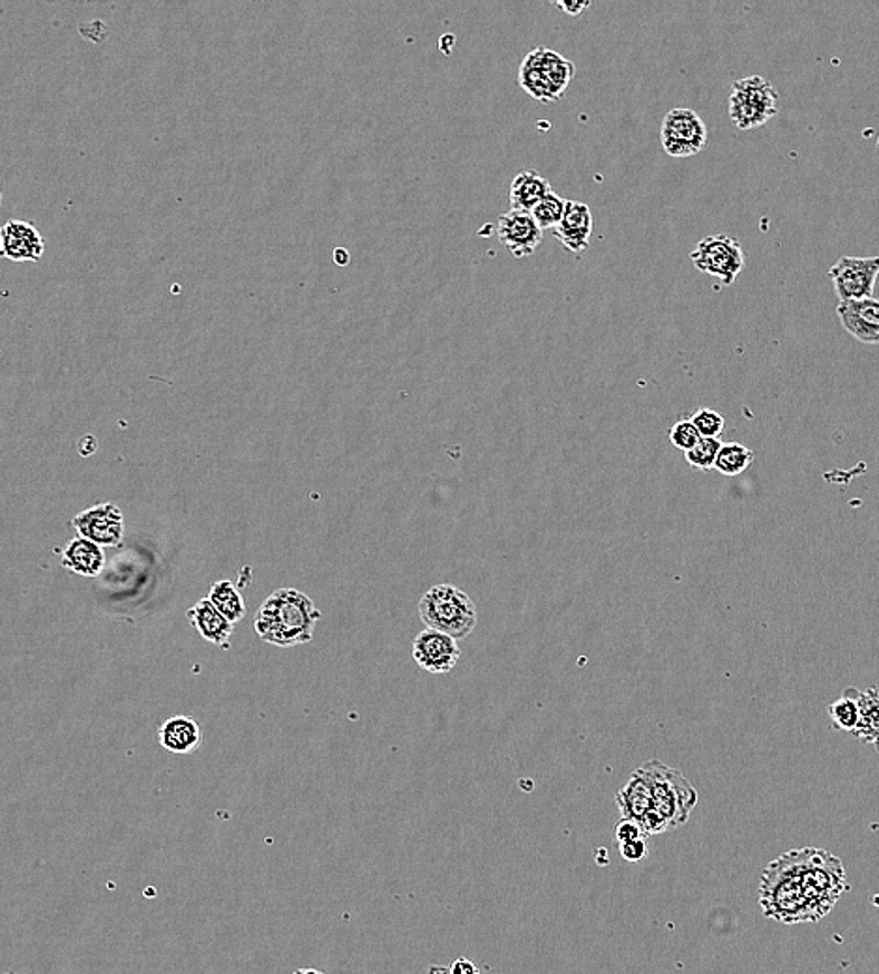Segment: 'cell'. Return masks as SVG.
<instances>
[{"mask_svg":"<svg viewBox=\"0 0 879 974\" xmlns=\"http://www.w3.org/2000/svg\"><path fill=\"white\" fill-rule=\"evenodd\" d=\"M850 891L844 864L826 849L788 850L763 869L760 905L763 915L780 924H804L826 918Z\"/></svg>","mask_w":879,"mask_h":974,"instance_id":"6da1fadb","label":"cell"},{"mask_svg":"<svg viewBox=\"0 0 879 974\" xmlns=\"http://www.w3.org/2000/svg\"><path fill=\"white\" fill-rule=\"evenodd\" d=\"M697 270L721 279L722 284H735L744 268V252L738 238L730 235H711L700 240L691 254Z\"/></svg>","mask_w":879,"mask_h":974,"instance_id":"52a82bcc","label":"cell"},{"mask_svg":"<svg viewBox=\"0 0 879 974\" xmlns=\"http://www.w3.org/2000/svg\"><path fill=\"white\" fill-rule=\"evenodd\" d=\"M593 235V213L585 203L568 201L561 224L555 229V237L573 254H582L589 248Z\"/></svg>","mask_w":879,"mask_h":974,"instance_id":"9a60e30c","label":"cell"},{"mask_svg":"<svg viewBox=\"0 0 879 974\" xmlns=\"http://www.w3.org/2000/svg\"><path fill=\"white\" fill-rule=\"evenodd\" d=\"M644 773L653 789V809L661 814L672 828L683 827L696 808L697 793L677 768L667 767L661 761L645 763Z\"/></svg>","mask_w":879,"mask_h":974,"instance_id":"5b68a950","label":"cell"},{"mask_svg":"<svg viewBox=\"0 0 879 974\" xmlns=\"http://www.w3.org/2000/svg\"><path fill=\"white\" fill-rule=\"evenodd\" d=\"M730 119L739 130H754L768 125L779 112V92L763 76H749L732 85Z\"/></svg>","mask_w":879,"mask_h":974,"instance_id":"8992f818","label":"cell"},{"mask_svg":"<svg viewBox=\"0 0 879 974\" xmlns=\"http://www.w3.org/2000/svg\"><path fill=\"white\" fill-rule=\"evenodd\" d=\"M615 803L619 806L623 819H632V821L642 825L645 815L653 809V789H651V781L647 774L644 773V768L639 767L636 773L632 774L628 784L617 793Z\"/></svg>","mask_w":879,"mask_h":974,"instance_id":"e0dca14e","label":"cell"},{"mask_svg":"<svg viewBox=\"0 0 879 974\" xmlns=\"http://www.w3.org/2000/svg\"><path fill=\"white\" fill-rule=\"evenodd\" d=\"M859 705H861V720L853 735L868 745L876 746V750L879 751V686L859 690Z\"/></svg>","mask_w":879,"mask_h":974,"instance_id":"44dd1931","label":"cell"},{"mask_svg":"<svg viewBox=\"0 0 879 974\" xmlns=\"http://www.w3.org/2000/svg\"><path fill=\"white\" fill-rule=\"evenodd\" d=\"M450 974H482L477 963L467 957H458L449 967Z\"/></svg>","mask_w":879,"mask_h":974,"instance_id":"1f68e13d","label":"cell"},{"mask_svg":"<svg viewBox=\"0 0 879 974\" xmlns=\"http://www.w3.org/2000/svg\"><path fill=\"white\" fill-rule=\"evenodd\" d=\"M497 235L502 246H507L516 259L535 254V249L543 243V229L538 227L531 213L519 210H508L499 216Z\"/></svg>","mask_w":879,"mask_h":974,"instance_id":"7c38bea8","label":"cell"},{"mask_svg":"<svg viewBox=\"0 0 879 974\" xmlns=\"http://www.w3.org/2000/svg\"><path fill=\"white\" fill-rule=\"evenodd\" d=\"M207 598L216 606L219 613L229 620L231 624H236L246 617V603H244L243 594L236 589V584L231 583L227 579L216 581L211 587Z\"/></svg>","mask_w":879,"mask_h":974,"instance_id":"7402d4cb","label":"cell"},{"mask_svg":"<svg viewBox=\"0 0 879 974\" xmlns=\"http://www.w3.org/2000/svg\"><path fill=\"white\" fill-rule=\"evenodd\" d=\"M413 660L431 675H449L460 660L458 639L439 630H422L413 641Z\"/></svg>","mask_w":879,"mask_h":974,"instance_id":"8fae6325","label":"cell"},{"mask_svg":"<svg viewBox=\"0 0 879 974\" xmlns=\"http://www.w3.org/2000/svg\"><path fill=\"white\" fill-rule=\"evenodd\" d=\"M621 855L628 863H639V860H644L645 855H647V844H645V839H634V842H628V844L619 845Z\"/></svg>","mask_w":879,"mask_h":974,"instance_id":"4dcf8cb0","label":"cell"},{"mask_svg":"<svg viewBox=\"0 0 879 974\" xmlns=\"http://www.w3.org/2000/svg\"><path fill=\"white\" fill-rule=\"evenodd\" d=\"M752 461H754V452L746 449L744 444L726 443L722 444L714 469L724 476H739L752 465Z\"/></svg>","mask_w":879,"mask_h":974,"instance_id":"cb8c5ba5","label":"cell"},{"mask_svg":"<svg viewBox=\"0 0 879 974\" xmlns=\"http://www.w3.org/2000/svg\"><path fill=\"white\" fill-rule=\"evenodd\" d=\"M829 278L840 302L873 298L879 278V257L844 255L831 266Z\"/></svg>","mask_w":879,"mask_h":974,"instance_id":"9c48e42d","label":"cell"},{"mask_svg":"<svg viewBox=\"0 0 879 974\" xmlns=\"http://www.w3.org/2000/svg\"><path fill=\"white\" fill-rule=\"evenodd\" d=\"M104 561H106V557H104L101 545L79 537L71 540L68 548L62 551L60 564L68 572L85 575V578H96L101 572Z\"/></svg>","mask_w":879,"mask_h":974,"instance_id":"d6986e66","label":"cell"},{"mask_svg":"<svg viewBox=\"0 0 879 974\" xmlns=\"http://www.w3.org/2000/svg\"><path fill=\"white\" fill-rule=\"evenodd\" d=\"M707 126L694 109L675 107L662 120L661 141L673 158H691L707 145Z\"/></svg>","mask_w":879,"mask_h":974,"instance_id":"ba28073f","label":"cell"},{"mask_svg":"<svg viewBox=\"0 0 879 974\" xmlns=\"http://www.w3.org/2000/svg\"><path fill=\"white\" fill-rule=\"evenodd\" d=\"M430 974H450L449 967H431Z\"/></svg>","mask_w":879,"mask_h":974,"instance_id":"8d00e7d4","label":"cell"},{"mask_svg":"<svg viewBox=\"0 0 879 974\" xmlns=\"http://www.w3.org/2000/svg\"><path fill=\"white\" fill-rule=\"evenodd\" d=\"M79 32H81L85 40H89L90 43H101L109 38V29H107V24L104 23V21H100V19L90 21V23L81 24V27H79Z\"/></svg>","mask_w":879,"mask_h":974,"instance_id":"f546056e","label":"cell"},{"mask_svg":"<svg viewBox=\"0 0 879 974\" xmlns=\"http://www.w3.org/2000/svg\"><path fill=\"white\" fill-rule=\"evenodd\" d=\"M96 439L92 435H87V437L81 439V443H79V450H81V454L90 455L96 452Z\"/></svg>","mask_w":879,"mask_h":974,"instance_id":"836d02e7","label":"cell"},{"mask_svg":"<svg viewBox=\"0 0 879 974\" xmlns=\"http://www.w3.org/2000/svg\"><path fill=\"white\" fill-rule=\"evenodd\" d=\"M721 439H707L702 437V441L694 446V449L685 452L686 461L691 463V466L694 469H700V471H711L716 465V460H719V454H721L722 449Z\"/></svg>","mask_w":879,"mask_h":974,"instance_id":"484cf974","label":"cell"},{"mask_svg":"<svg viewBox=\"0 0 879 974\" xmlns=\"http://www.w3.org/2000/svg\"><path fill=\"white\" fill-rule=\"evenodd\" d=\"M7 974H13V973H7Z\"/></svg>","mask_w":879,"mask_h":974,"instance_id":"74e56055","label":"cell"},{"mask_svg":"<svg viewBox=\"0 0 879 974\" xmlns=\"http://www.w3.org/2000/svg\"><path fill=\"white\" fill-rule=\"evenodd\" d=\"M293 974H326V973H323V971H318V968L307 967V968H296L295 973H293Z\"/></svg>","mask_w":879,"mask_h":974,"instance_id":"d590c367","label":"cell"},{"mask_svg":"<svg viewBox=\"0 0 879 974\" xmlns=\"http://www.w3.org/2000/svg\"><path fill=\"white\" fill-rule=\"evenodd\" d=\"M349 260H351V257H349L348 249H343V248L334 249V263H336V265H340V266L349 265Z\"/></svg>","mask_w":879,"mask_h":974,"instance_id":"e575fe53","label":"cell"},{"mask_svg":"<svg viewBox=\"0 0 879 974\" xmlns=\"http://www.w3.org/2000/svg\"><path fill=\"white\" fill-rule=\"evenodd\" d=\"M670 441L675 449L688 452L702 441V435L697 432L696 425L692 424V420H678L670 430Z\"/></svg>","mask_w":879,"mask_h":974,"instance_id":"83f0119b","label":"cell"},{"mask_svg":"<svg viewBox=\"0 0 879 974\" xmlns=\"http://www.w3.org/2000/svg\"><path fill=\"white\" fill-rule=\"evenodd\" d=\"M829 718L832 726L840 731L856 732L859 720H861V705H859V690L857 688H848V690L838 697L837 701L829 705Z\"/></svg>","mask_w":879,"mask_h":974,"instance_id":"603a6c76","label":"cell"},{"mask_svg":"<svg viewBox=\"0 0 879 974\" xmlns=\"http://www.w3.org/2000/svg\"><path fill=\"white\" fill-rule=\"evenodd\" d=\"M644 828L642 825L636 821H632V819H621L617 823V828H615V839H617V844H628V842H634V839H645Z\"/></svg>","mask_w":879,"mask_h":974,"instance_id":"f1b7e54d","label":"cell"},{"mask_svg":"<svg viewBox=\"0 0 879 974\" xmlns=\"http://www.w3.org/2000/svg\"><path fill=\"white\" fill-rule=\"evenodd\" d=\"M2 255L13 263L42 259L46 243L35 225L21 219H10L0 233Z\"/></svg>","mask_w":879,"mask_h":974,"instance_id":"5bb4252c","label":"cell"},{"mask_svg":"<svg viewBox=\"0 0 879 974\" xmlns=\"http://www.w3.org/2000/svg\"><path fill=\"white\" fill-rule=\"evenodd\" d=\"M158 738L164 750L186 756L199 750L203 732L192 716H173L159 726Z\"/></svg>","mask_w":879,"mask_h":974,"instance_id":"2e32d148","label":"cell"},{"mask_svg":"<svg viewBox=\"0 0 879 974\" xmlns=\"http://www.w3.org/2000/svg\"><path fill=\"white\" fill-rule=\"evenodd\" d=\"M576 66L554 49L537 48L521 60L519 87L540 104L561 100L574 79Z\"/></svg>","mask_w":879,"mask_h":974,"instance_id":"277c9868","label":"cell"},{"mask_svg":"<svg viewBox=\"0 0 879 974\" xmlns=\"http://www.w3.org/2000/svg\"><path fill=\"white\" fill-rule=\"evenodd\" d=\"M321 611L312 598L296 589H277L261 603L255 614V633L265 643L290 649L312 643Z\"/></svg>","mask_w":879,"mask_h":974,"instance_id":"7a4b0ae2","label":"cell"},{"mask_svg":"<svg viewBox=\"0 0 879 974\" xmlns=\"http://www.w3.org/2000/svg\"><path fill=\"white\" fill-rule=\"evenodd\" d=\"M691 420L692 424L696 425L700 435L707 439L721 437V433L724 432V425H726L724 416L713 411V409H700Z\"/></svg>","mask_w":879,"mask_h":974,"instance_id":"4316f807","label":"cell"},{"mask_svg":"<svg viewBox=\"0 0 879 974\" xmlns=\"http://www.w3.org/2000/svg\"><path fill=\"white\" fill-rule=\"evenodd\" d=\"M71 525L79 537L101 548H117L125 540V515L113 502H101L79 512Z\"/></svg>","mask_w":879,"mask_h":974,"instance_id":"30bf717a","label":"cell"},{"mask_svg":"<svg viewBox=\"0 0 879 974\" xmlns=\"http://www.w3.org/2000/svg\"><path fill=\"white\" fill-rule=\"evenodd\" d=\"M555 7L561 8L563 12H567L568 16H579V13L587 10L590 7V2H584V0H573V2H567V0H557L555 2Z\"/></svg>","mask_w":879,"mask_h":974,"instance_id":"d6a6232c","label":"cell"},{"mask_svg":"<svg viewBox=\"0 0 879 974\" xmlns=\"http://www.w3.org/2000/svg\"><path fill=\"white\" fill-rule=\"evenodd\" d=\"M567 199H563L561 195L551 194L538 203L537 207L533 208L531 216L537 222L540 229H557L561 224L565 210H567Z\"/></svg>","mask_w":879,"mask_h":974,"instance_id":"d4e9b609","label":"cell"},{"mask_svg":"<svg viewBox=\"0 0 879 974\" xmlns=\"http://www.w3.org/2000/svg\"><path fill=\"white\" fill-rule=\"evenodd\" d=\"M420 620L431 630L463 639L477 627V606L455 584H433L419 602Z\"/></svg>","mask_w":879,"mask_h":974,"instance_id":"3957f363","label":"cell"},{"mask_svg":"<svg viewBox=\"0 0 879 974\" xmlns=\"http://www.w3.org/2000/svg\"><path fill=\"white\" fill-rule=\"evenodd\" d=\"M837 315L844 331L856 337L857 342L865 345H879L878 298L840 302Z\"/></svg>","mask_w":879,"mask_h":974,"instance_id":"4fadbf2b","label":"cell"},{"mask_svg":"<svg viewBox=\"0 0 879 974\" xmlns=\"http://www.w3.org/2000/svg\"><path fill=\"white\" fill-rule=\"evenodd\" d=\"M551 184L548 178L538 175L537 171H521L514 177L510 184V210L519 213H533L538 203L551 194Z\"/></svg>","mask_w":879,"mask_h":974,"instance_id":"ffe728a7","label":"cell"},{"mask_svg":"<svg viewBox=\"0 0 879 974\" xmlns=\"http://www.w3.org/2000/svg\"><path fill=\"white\" fill-rule=\"evenodd\" d=\"M189 624L202 633L203 639L216 647H227L233 636V624L219 613L208 598H202L194 608L188 609Z\"/></svg>","mask_w":879,"mask_h":974,"instance_id":"ac0fdd59","label":"cell"}]
</instances>
